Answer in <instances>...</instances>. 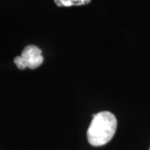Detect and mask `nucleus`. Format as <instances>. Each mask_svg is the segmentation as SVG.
Instances as JSON below:
<instances>
[{
	"mask_svg": "<svg viewBox=\"0 0 150 150\" xmlns=\"http://www.w3.org/2000/svg\"><path fill=\"white\" fill-rule=\"evenodd\" d=\"M117 129V119L112 112H100L93 116L87 131L88 143L93 146H103L114 136Z\"/></svg>",
	"mask_w": 150,
	"mask_h": 150,
	"instance_id": "1",
	"label": "nucleus"
},
{
	"mask_svg": "<svg viewBox=\"0 0 150 150\" xmlns=\"http://www.w3.org/2000/svg\"><path fill=\"white\" fill-rule=\"evenodd\" d=\"M13 61L18 69L26 68L35 69L43 63L42 50L35 45H28L23 50L21 56L16 57Z\"/></svg>",
	"mask_w": 150,
	"mask_h": 150,
	"instance_id": "2",
	"label": "nucleus"
},
{
	"mask_svg": "<svg viewBox=\"0 0 150 150\" xmlns=\"http://www.w3.org/2000/svg\"><path fill=\"white\" fill-rule=\"evenodd\" d=\"M91 0H54V3L59 7H72L88 4Z\"/></svg>",
	"mask_w": 150,
	"mask_h": 150,
	"instance_id": "3",
	"label": "nucleus"
},
{
	"mask_svg": "<svg viewBox=\"0 0 150 150\" xmlns=\"http://www.w3.org/2000/svg\"><path fill=\"white\" fill-rule=\"evenodd\" d=\"M149 150H150V149H149Z\"/></svg>",
	"mask_w": 150,
	"mask_h": 150,
	"instance_id": "4",
	"label": "nucleus"
}]
</instances>
